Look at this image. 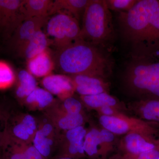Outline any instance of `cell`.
I'll return each instance as SVG.
<instances>
[{
    "label": "cell",
    "instance_id": "5bb4252c",
    "mask_svg": "<svg viewBox=\"0 0 159 159\" xmlns=\"http://www.w3.org/2000/svg\"><path fill=\"white\" fill-rule=\"evenodd\" d=\"M110 148L103 142L99 129L92 128L87 131L84 143L86 156L91 158L104 157Z\"/></svg>",
    "mask_w": 159,
    "mask_h": 159
},
{
    "label": "cell",
    "instance_id": "ac0fdd59",
    "mask_svg": "<svg viewBox=\"0 0 159 159\" xmlns=\"http://www.w3.org/2000/svg\"><path fill=\"white\" fill-rule=\"evenodd\" d=\"M135 108L139 119L159 125V100L139 99Z\"/></svg>",
    "mask_w": 159,
    "mask_h": 159
},
{
    "label": "cell",
    "instance_id": "6da1fadb",
    "mask_svg": "<svg viewBox=\"0 0 159 159\" xmlns=\"http://www.w3.org/2000/svg\"><path fill=\"white\" fill-rule=\"evenodd\" d=\"M118 21L130 56L159 52V0H139L129 11L119 12Z\"/></svg>",
    "mask_w": 159,
    "mask_h": 159
},
{
    "label": "cell",
    "instance_id": "5b68a950",
    "mask_svg": "<svg viewBox=\"0 0 159 159\" xmlns=\"http://www.w3.org/2000/svg\"><path fill=\"white\" fill-rule=\"evenodd\" d=\"M46 34L50 44L60 50L80 40L79 21L69 15L59 13L53 15L46 23Z\"/></svg>",
    "mask_w": 159,
    "mask_h": 159
},
{
    "label": "cell",
    "instance_id": "83f0119b",
    "mask_svg": "<svg viewBox=\"0 0 159 159\" xmlns=\"http://www.w3.org/2000/svg\"><path fill=\"white\" fill-rule=\"evenodd\" d=\"M159 156V149H156L139 154L125 153L116 155L110 159H157Z\"/></svg>",
    "mask_w": 159,
    "mask_h": 159
},
{
    "label": "cell",
    "instance_id": "ffe728a7",
    "mask_svg": "<svg viewBox=\"0 0 159 159\" xmlns=\"http://www.w3.org/2000/svg\"><path fill=\"white\" fill-rule=\"evenodd\" d=\"M53 2L51 0H23L22 11L25 20L33 17L49 16Z\"/></svg>",
    "mask_w": 159,
    "mask_h": 159
},
{
    "label": "cell",
    "instance_id": "d6986e66",
    "mask_svg": "<svg viewBox=\"0 0 159 159\" xmlns=\"http://www.w3.org/2000/svg\"><path fill=\"white\" fill-rule=\"evenodd\" d=\"M55 102L52 94L45 89L39 87L25 99V104L32 110H45Z\"/></svg>",
    "mask_w": 159,
    "mask_h": 159
},
{
    "label": "cell",
    "instance_id": "1f68e13d",
    "mask_svg": "<svg viewBox=\"0 0 159 159\" xmlns=\"http://www.w3.org/2000/svg\"><path fill=\"white\" fill-rule=\"evenodd\" d=\"M96 110L99 112L101 116H113L117 112L119 111L117 110L116 108L109 106L103 107Z\"/></svg>",
    "mask_w": 159,
    "mask_h": 159
},
{
    "label": "cell",
    "instance_id": "44dd1931",
    "mask_svg": "<svg viewBox=\"0 0 159 159\" xmlns=\"http://www.w3.org/2000/svg\"><path fill=\"white\" fill-rule=\"evenodd\" d=\"M15 93L18 99H25L29 95L37 88L36 80L28 71L21 70L19 72Z\"/></svg>",
    "mask_w": 159,
    "mask_h": 159
},
{
    "label": "cell",
    "instance_id": "7a4b0ae2",
    "mask_svg": "<svg viewBox=\"0 0 159 159\" xmlns=\"http://www.w3.org/2000/svg\"><path fill=\"white\" fill-rule=\"evenodd\" d=\"M54 67L67 76L86 75L106 79L112 72L110 53L80 39L56 51Z\"/></svg>",
    "mask_w": 159,
    "mask_h": 159
},
{
    "label": "cell",
    "instance_id": "277c9868",
    "mask_svg": "<svg viewBox=\"0 0 159 159\" xmlns=\"http://www.w3.org/2000/svg\"><path fill=\"white\" fill-rule=\"evenodd\" d=\"M115 36L112 14L105 0H90L83 15L80 39L110 53Z\"/></svg>",
    "mask_w": 159,
    "mask_h": 159
},
{
    "label": "cell",
    "instance_id": "836d02e7",
    "mask_svg": "<svg viewBox=\"0 0 159 159\" xmlns=\"http://www.w3.org/2000/svg\"><path fill=\"white\" fill-rule=\"evenodd\" d=\"M0 159H6L4 158V157H0Z\"/></svg>",
    "mask_w": 159,
    "mask_h": 159
},
{
    "label": "cell",
    "instance_id": "ba28073f",
    "mask_svg": "<svg viewBox=\"0 0 159 159\" xmlns=\"http://www.w3.org/2000/svg\"><path fill=\"white\" fill-rule=\"evenodd\" d=\"M23 0H0V31L10 39L25 20L22 11Z\"/></svg>",
    "mask_w": 159,
    "mask_h": 159
},
{
    "label": "cell",
    "instance_id": "52a82bcc",
    "mask_svg": "<svg viewBox=\"0 0 159 159\" xmlns=\"http://www.w3.org/2000/svg\"><path fill=\"white\" fill-rule=\"evenodd\" d=\"M60 132L47 117L38 122V128L32 144L40 153L48 159L58 147Z\"/></svg>",
    "mask_w": 159,
    "mask_h": 159
},
{
    "label": "cell",
    "instance_id": "cb8c5ba5",
    "mask_svg": "<svg viewBox=\"0 0 159 159\" xmlns=\"http://www.w3.org/2000/svg\"><path fill=\"white\" fill-rule=\"evenodd\" d=\"M56 104L59 109L66 113L74 115L83 113V103L73 96L60 100V102L56 101Z\"/></svg>",
    "mask_w": 159,
    "mask_h": 159
},
{
    "label": "cell",
    "instance_id": "e575fe53",
    "mask_svg": "<svg viewBox=\"0 0 159 159\" xmlns=\"http://www.w3.org/2000/svg\"><path fill=\"white\" fill-rule=\"evenodd\" d=\"M157 159H159V156L157 158Z\"/></svg>",
    "mask_w": 159,
    "mask_h": 159
},
{
    "label": "cell",
    "instance_id": "30bf717a",
    "mask_svg": "<svg viewBox=\"0 0 159 159\" xmlns=\"http://www.w3.org/2000/svg\"><path fill=\"white\" fill-rule=\"evenodd\" d=\"M48 16L35 17L25 20L9 39V45L16 53L39 30L45 26Z\"/></svg>",
    "mask_w": 159,
    "mask_h": 159
},
{
    "label": "cell",
    "instance_id": "2e32d148",
    "mask_svg": "<svg viewBox=\"0 0 159 159\" xmlns=\"http://www.w3.org/2000/svg\"><path fill=\"white\" fill-rule=\"evenodd\" d=\"M27 61L28 71L34 77H45L51 74L55 68L54 60L48 49Z\"/></svg>",
    "mask_w": 159,
    "mask_h": 159
},
{
    "label": "cell",
    "instance_id": "9a60e30c",
    "mask_svg": "<svg viewBox=\"0 0 159 159\" xmlns=\"http://www.w3.org/2000/svg\"><path fill=\"white\" fill-rule=\"evenodd\" d=\"M90 0H55L53 4L48 16L56 13L69 15L79 21L80 16L83 15Z\"/></svg>",
    "mask_w": 159,
    "mask_h": 159
},
{
    "label": "cell",
    "instance_id": "8992f818",
    "mask_svg": "<svg viewBox=\"0 0 159 159\" xmlns=\"http://www.w3.org/2000/svg\"><path fill=\"white\" fill-rule=\"evenodd\" d=\"M99 122L103 129L110 131L114 134L139 132L159 136L158 125L139 118L128 116L119 111L111 116H100Z\"/></svg>",
    "mask_w": 159,
    "mask_h": 159
},
{
    "label": "cell",
    "instance_id": "f546056e",
    "mask_svg": "<svg viewBox=\"0 0 159 159\" xmlns=\"http://www.w3.org/2000/svg\"><path fill=\"white\" fill-rule=\"evenodd\" d=\"M25 159H47L43 156L33 144H29L26 146Z\"/></svg>",
    "mask_w": 159,
    "mask_h": 159
},
{
    "label": "cell",
    "instance_id": "7c38bea8",
    "mask_svg": "<svg viewBox=\"0 0 159 159\" xmlns=\"http://www.w3.org/2000/svg\"><path fill=\"white\" fill-rule=\"evenodd\" d=\"M45 116L53 123L59 131H66L82 126L85 119L83 113L70 114L61 111L56 104V102L45 110Z\"/></svg>",
    "mask_w": 159,
    "mask_h": 159
},
{
    "label": "cell",
    "instance_id": "8fae6325",
    "mask_svg": "<svg viewBox=\"0 0 159 159\" xmlns=\"http://www.w3.org/2000/svg\"><path fill=\"white\" fill-rule=\"evenodd\" d=\"M122 144L125 153L139 154L159 149V136L131 132L125 134Z\"/></svg>",
    "mask_w": 159,
    "mask_h": 159
},
{
    "label": "cell",
    "instance_id": "4316f807",
    "mask_svg": "<svg viewBox=\"0 0 159 159\" xmlns=\"http://www.w3.org/2000/svg\"><path fill=\"white\" fill-rule=\"evenodd\" d=\"M75 92L80 96L97 95L103 93H108L109 85L76 86Z\"/></svg>",
    "mask_w": 159,
    "mask_h": 159
},
{
    "label": "cell",
    "instance_id": "d6a6232c",
    "mask_svg": "<svg viewBox=\"0 0 159 159\" xmlns=\"http://www.w3.org/2000/svg\"><path fill=\"white\" fill-rule=\"evenodd\" d=\"M54 159H75L70 157L60 155H58L57 156L55 157Z\"/></svg>",
    "mask_w": 159,
    "mask_h": 159
},
{
    "label": "cell",
    "instance_id": "f1b7e54d",
    "mask_svg": "<svg viewBox=\"0 0 159 159\" xmlns=\"http://www.w3.org/2000/svg\"><path fill=\"white\" fill-rule=\"evenodd\" d=\"M9 119L0 110V157L2 156L3 145L7 133Z\"/></svg>",
    "mask_w": 159,
    "mask_h": 159
},
{
    "label": "cell",
    "instance_id": "484cf974",
    "mask_svg": "<svg viewBox=\"0 0 159 159\" xmlns=\"http://www.w3.org/2000/svg\"><path fill=\"white\" fill-rule=\"evenodd\" d=\"M139 0H105L110 10L127 12L133 8Z\"/></svg>",
    "mask_w": 159,
    "mask_h": 159
},
{
    "label": "cell",
    "instance_id": "4fadbf2b",
    "mask_svg": "<svg viewBox=\"0 0 159 159\" xmlns=\"http://www.w3.org/2000/svg\"><path fill=\"white\" fill-rule=\"evenodd\" d=\"M42 84L44 89L60 100L73 96L75 92L71 77L65 74H50L43 78Z\"/></svg>",
    "mask_w": 159,
    "mask_h": 159
},
{
    "label": "cell",
    "instance_id": "d4e9b609",
    "mask_svg": "<svg viewBox=\"0 0 159 159\" xmlns=\"http://www.w3.org/2000/svg\"><path fill=\"white\" fill-rule=\"evenodd\" d=\"M16 80L14 71L6 62L0 61V90L10 87Z\"/></svg>",
    "mask_w": 159,
    "mask_h": 159
},
{
    "label": "cell",
    "instance_id": "4dcf8cb0",
    "mask_svg": "<svg viewBox=\"0 0 159 159\" xmlns=\"http://www.w3.org/2000/svg\"><path fill=\"white\" fill-rule=\"evenodd\" d=\"M99 131L103 142L111 148V144H112L115 139L114 134L105 129H103Z\"/></svg>",
    "mask_w": 159,
    "mask_h": 159
},
{
    "label": "cell",
    "instance_id": "7402d4cb",
    "mask_svg": "<svg viewBox=\"0 0 159 159\" xmlns=\"http://www.w3.org/2000/svg\"><path fill=\"white\" fill-rule=\"evenodd\" d=\"M27 145L13 139L7 131L3 145L2 157L6 159H25Z\"/></svg>",
    "mask_w": 159,
    "mask_h": 159
},
{
    "label": "cell",
    "instance_id": "e0dca14e",
    "mask_svg": "<svg viewBox=\"0 0 159 159\" xmlns=\"http://www.w3.org/2000/svg\"><path fill=\"white\" fill-rule=\"evenodd\" d=\"M50 42L45 32L38 31L16 54L27 60L48 49Z\"/></svg>",
    "mask_w": 159,
    "mask_h": 159
},
{
    "label": "cell",
    "instance_id": "3957f363",
    "mask_svg": "<svg viewBox=\"0 0 159 159\" xmlns=\"http://www.w3.org/2000/svg\"><path fill=\"white\" fill-rule=\"evenodd\" d=\"M130 57L124 73L126 86L140 99L159 100V52Z\"/></svg>",
    "mask_w": 159,
    "mask_h": 159
},
{
    "label": "cell",
    "instance_id": "9c48e42d",
    "mask_svg": "<svg viewBox=\"0 0 159 159\" xmlns=\"http://www.w3.org/2000/svg\"><path fill=\"white\" fill-rule=\"evenodd\" d=\"M38 128V121L29 114H20L8 122L10 136L27 145L32 144Z\"/></svg>",
    "mask_w": 159,
    "mask_h": 159
},
{
    "label": "cell",
    "instance_id": "603a6c76",
    "mask_svg": "<svg viewBox=\"0 0 159 159\" xmlns=\"http://www.w3.org/2000/svg\"><path fill=\"white\" fill-rule=\"evenodd\" d=\"M81 102L89 108L97 110L103 107L118 108L119 101L108 93H103L90 96H80Z\"/></svg>",
    "mask_w": 159,
    "mask_h": 159
}]
</instances>
